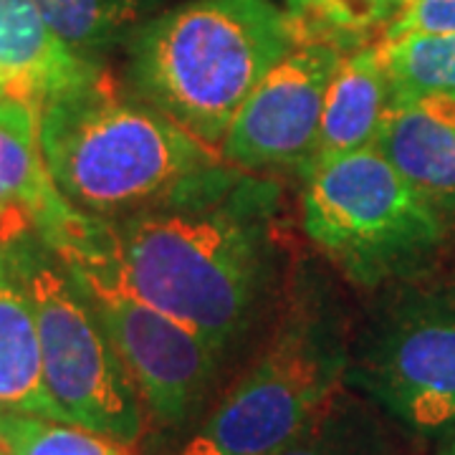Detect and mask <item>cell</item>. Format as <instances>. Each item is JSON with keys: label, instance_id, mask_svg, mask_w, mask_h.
Here are the masks:
<instances>
[{"label": "cell", "instance_id": "d6986e66", "mask_svg": "<svg viewBox=\"0 0 455 455\" xmlns=\"http://www.w3.org/2000/svg\"><path fill=\"white\" fill-rule=\"evenodd\" d=\"M405 0H337L324 16L304 28H296V41H326L341 51L370 44L374 31L385 33Z\"/></svg>", "mask_w": 455, "mask_h": 455}, {"label": "cell", "instance_id": "5bb4252c", "mask_svg": "<svg viewBox=\"0 0 455 455\" xmlns=\"http://www.w3.org/2000/svg\"><path fill=\"white\" fill-rule=\"evenodd\" d=\"M0 415L59 418L44 379L41 341L23 286L0 243Z\"/></svg>", "mask_w": 455, "mask_h": 455}, {"label": "cell", "instance_id": "3957f363", "mask_svg": "<svg viewBox=\"0 0 455 455\" xmlns=\"http://www.w3.org/2000/svg\"><path fill=\"white\" fill-rule=\"evenodd\" d=\"M38 142L56 190L74 211L116 220L220 163L170 116L104 71L38 107Z\"/></svg>", "mask_w": 455, "mask_h": 455}, {"label": "cell", "instance_id": "52a82bcc", "mask_svg": "<svg viewBox=\"0 0 455 455\" xmlns=\"http://www.w3.org/2000/svg\"><path fill=\"white\" fill-rule=\"evenodd\" d=\"M344 385L412 433L453 425V286L387 283L352 329Z\"/></svg>", "mask_w": 455, "mask_h": 455}, {"label": "cell", "instance_id": "6da1fadb", "mask_svg": "<svg viewBox=\"0 0 455 455\" xmlns=\"http://www.w3.org/2000/svg\"><path fill=\"white\" fill-rule=\"evenodd\" d=\"M281 185L218 163L116 220L68 218L51 248L197 331L223 357L253 329L278 281Z\"/></svg>", "mask_w": 455, "mask_h": 455}, {"label": "cell", "instance_id": "8992f818", "mask_svg": "<svg viewBox=\"0 0 455 455\" xmlns=\"http://www.w3.org/2000/svg\"><path fill=\"white\" fill-rule=\"evenodd\" d=\"M301 228L341 278L379 289L418 274L448 223L374 147L339 155L304 178Z\"/></svg>", "mask_w": 455, "mask_h": 455}, {"label": "cell", "instance_id": "603a6c76", "mask_svg": "<svg viewBox=\"0 0 455 455\" xmlns=\"http://www.w3.org/2000/svg\"><path fill=\"white\" fill-rule=\"evenodd\" d=\"M0 455H11V451H8V448H5L3 443H0Z\"/></svg>", "mask_w": 455, "mask_h": 455}, {"label": "cell", "instance_id": "44dd1931", "mask_svg": "<svg viewBox=\"0 0 455 455\" xmlns=\"http://www.w3.org/2000/svg\"><path fill=\"white\" fill-rule=\"evenodd\" d=\"M455 425V423H453ZM438 455H455V430H453V435L448 438V443L440 448V453Z\"/></svg>", "mask_w": 455, "mask_h": 455}, {"label": "cell", "instance_id": "ac0fdd59", "mask_svg": "<svg viewBox=\"0 0 455 455\" xmlns=\"http://www.w3.org/2000/svg\"><path fill=\"white\" fill-rule=\"evenodd\" d=\"M0 443L11 455H134L127 443L36 415H0Z\"/></svg>", "mask_w": 455, "mask_h": 455}, {"label": "cell", "instance_id": "7a4b0ae2", "mask_svg": "<svg viewBox=\"0 0 455 455\" xmlns=\"http://www.w3.org/2000/svg\"><path fill=\"white\" fill-rule=\"evenodd\" d=\"M296 46L291 16L274 0H188L127 41V92L220 149L233 116Z\"/></svg>", "mask_w": 455, "mask_h": 455}, {"label": "cell", "instance_id": "8fae6325", "mask_svg": "<svg viewBox=\"0 0 455 455\" xmlns=\"http://www.w3.org/2000/svg\"><path fill=\"white\" fill-rule=\"evenodd\" d=\"M74 211L56 190L38 142V109L0 99V241L23 230L51 238Z\"/></svg>", "mask_w": 455, "mask_h": 455}, {"label": "cell", "instance_id": "ba28073f", "mask_svg": "<svg viewBox=\"0 0 455 455\" xmlns=\"http://www.w3.org/2000/svg\"><path fill=\"white\" fill-rule=\"evenodd\" d=\"M76 276L92 296L147 412L170 427L185 423L211 392L220 355L190 326L112 281Z\"/></svg>", "mask_w": 455, "mask_h": 455}, {"label": "cell", "instance_id": "9a60e30c", "mask_svg": "<svg viewBox=\"0 0 455 455\" xmlns=\"http://www.w3.org/2000/svg\"><path fill=\"white\" fill-rule=\"evenodd\" d=\"M385 412L339 385L276 455H405Z\"/></svg>", "mask_w": 455, "mask_h": 455}, {"label": "cell", "instance_id": "5b68a950", "mask_svg": "<svg viewBox=\"0 0 455 455\" xmlns=\"http://www.w3.org/2000/svg\"><path fill=\"white\" fill-rule=\"evenodd\" d=\"M0 243L31 301L44 379L59 418L134 445L147 407L82 278L36 230Z\"/></svg>", "mask_w": 455, "mask_h": 455}, {"label": "cell", "instance_id": "4fadbf2b", "mask_svg": "<svg viewBox=\"0 0 455 455\" xmlns=\"http://www.w3.org/2000/svg\"><path fill=\"white\" fill-rule=\"evenodd\" d=\"M390 107V82L379 44L347 51L329 82L316 147L301 178L347 152L372 147Z\"/></svg>", "mask_w": 455, "mask_h": 455}, {"label": "cell", "instance_id": "e0dca14e", "mask_svg": "<svg viewBox=\"0 0 455 455\" xmlns=\"http://www.w3.org/2000/svg\"><path fill=\"white\" fill-rule=\"evenodd\" d=\"M390 101L455 99V33H410L379 41Z\"/></svg>", "mask_w": 455, "mask_h": 455}, {"label": "cell", "instance_id": "2e32d148", "mask_svg": "<svg viewBox=\"0 0 455 455\" xmlns=\"http://www.w3.org/2000/svg\"><path fill=\"white\" fill-rule=\"evenodd\" d=\"M76 53L99 61L116 46H127L147 20L160 13L164 0H33Z\"/></svg>", "mask_w": 455, "mask_h": 455}, {"label": "cell", "instance_id": "ffe728a7", "mask_svg": "<svg viewBox=\"0 0 455 455\" xmlns=\"http://www.w3.org/2000/svg\"><path fill=\"white\" fill-rule=\"evenodd\" d=\"M410 33H455V0H405L379 41Z\"/></svg>", "mask_w": 455, "mask_h": 455}, {"label": "cell", "instance_id": "277c9868", "mask_svg": "<svg viewBox=\"0 0 455 455\" xmlns=\"http://www.w3.org/2000/svg\"><path fill=\"white\" fill-rule=\"evenodd\" d=\"M349 337L337 283L299 263L276 331L180 455H276L344 385Z\"/></svg>", "mask_w": 455, "mask_h": 455}, {"label": "cell", "instance_id": "7c38bea8", "mask_svg": "<svg viewBox=\"0 0 455 455\" xmlns=\"http://www.w3.org/2000/svg\"><path fill=\"white\" fill-rule=\"evenodd\" d=\"M374 149L443 215H455V99L390 101Z\"/></svg>", "mask_w": 455, "mask_h": 455}, {"label": "cell", "instance_id": "7402d4cb", "mask_svg": "<svg viewBox=\"0 0 455 455\" xmlns=\"http://www.w3.org/2000/svg\"><path fill=\"white\" fill-rule=\"evenodd\" d=\"M8 97V92H5V84H3V79H0V99Z\"/></svg>", "mask_w": 455, "mask_h": 455}, {"label": "cell", "instance_id": "9c48e42d", "mask_svg": "<svg viewBox=\"0 0 455 455\" xmlns=\"http://www.w3.org/2000/svg\"><path fill=\"white\" fill-rule=\"evenodd\" d=\"M341 51L326 41H296L245 99L220 142V163L243 172L299 170L316 147L329 82Z\"/></svg>", "mask_w": 455, "mask_h": 455}, {"label": "cell", "instance_id": "30bf717a", "mask_svg": "<svg viewBox=\"0 0 455 455\" xmlns=\"http://www.w3.org/2000/svg\"><path fill=\"white\" fill-rule=\"evenodd\" d=\"M104 74L71 49L33 0H0V79L8 97L41 107Z\"/></svg>", "mask_w": 455, "mask_h": 455}]
</instances>
